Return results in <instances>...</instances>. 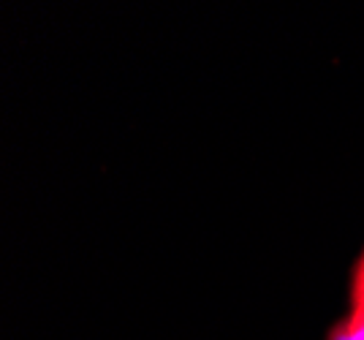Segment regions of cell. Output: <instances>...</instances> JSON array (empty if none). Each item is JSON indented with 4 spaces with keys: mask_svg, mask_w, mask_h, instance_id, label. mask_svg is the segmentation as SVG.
<instances>
[{
    "mask_svg": "<svg viewBox=\"0 0 364 340\" xmlns=\"http://www.w3.org/2000/svg\"><path fill=\"white\" fill-rule=\"evenodd\" d=\"M350 310L364 316V248L350 272Z\"/></svg>",
    "mask_w": 364,
    "mask_h": 340,
    "instance_id": "1",
    "label": "cell"
},
{
    "mask_svg": "<svg viewBox=\"0 0 364 340\" xmlns=\"http://www.w3.org/2000/svg\"><path fill=\"white\" fill-rule=\"evenodd\" d=\"M332 340H364V316L350 310L346 322H340L332 332Z\"/></svg>",
    "mask_w": 364,
    "mask_h": 340,
    "instance_id": "2",
    "label": "cell"
}]
</instances>
